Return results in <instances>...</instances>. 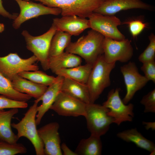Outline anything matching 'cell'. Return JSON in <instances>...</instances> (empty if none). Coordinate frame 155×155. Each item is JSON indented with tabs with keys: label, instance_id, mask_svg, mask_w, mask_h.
<instances>
[{
	"label": "cell",
	"instance_id": "cell-1",
	"mask_svg": "<svg viewBox=\"0 0 155 155\" xmlns=\"http://www.w3.org/2000/svg\"><path fill=\"white\" fill-rule=\"evenodd\" d=\"M104 37L92 29L87 35L81 36L75 42H71L65 49V52L78 55L83 58L86 63L93 65L98 57L103 54Z\"/></svg>",
	"mask_w": 155,
	"mask_h": 155
},
{
	"label": "cell",
	"instance_id": "cell-2",
	"mask_svg": "<svg viewBox=\"0 0 155 155\" xmlns=\"http://www.w3.org/2000/svg\"><path fill=\"white\" fill-rule=\"evenodd\" d=\"M116 62L109 63L103 54L94 64L86 84L89 92L91 103H94L104 90L111 84L110 75Z\"/></svg>",
	"mask_w": 155,
	"mask_h": 155
},
{
	"label": "cell",
	"instance_id": "cell-3",
	"mask_svg": "<svg viewBox=\"0 0 155 155\" xmlns=\"http://www.w3.org/2000/svg\"><path fill=\"white\" fill-rule=\"evenodd\" d=\"M38 103L34 100L22 119L17 123H11V126L17 130L18 139L22 137L26 138L33 145L36 155H44V144L36 128V119Z\"/></svg>",
	"mask_w": 155,
	"mask_h": 155
},
{
	"label": "cell",
	"instance_id": "cell-4",
	"mask_svg": "<svg viewBox=\"0 0 155 155\" xmlns=\"http://www.w3.org/2000/svg\"><path fill=\"white\" fill-rule=\"evenodd\" d=\"M30 1L31 0H26ZM50 7L61 9L62 16L75 15L88 17L102 3L104 0H34Z\"/></svg>",
	"mask_w": 155,
	"mask_h": 155
},
{
	"label": "cell",
	"instance_id": "cell-5",
	"mask_svg": "<svg viewBox=\"0 0 155 155\" xmlns=\"http://www.w3.org/2000/svg\"><path fill=\"white\" fill-rule=\"evenodd\" d=\"M56 30L52 24L48 30L40 36H33L26 30H23L22 33L27 49L33 53L44 71L49 69V50L52 39Z\"/></svg>",
	"mask_w": 155,
	"mask_h": 155
},
{
	"label": "cell",
	"instance_id": "cell-6",
	"mask_svg": "<svg viewBox=\"0 0 155 155\" xmlns=\"http://www.w3.org/2000/svg\"><path fill=\"white\" fill-rule=\"evenodd\" d=\"M108 109L103 105L90 103L86 104L84 117L87 128L91 134L100 137L108 131L114 119L108 114Z\"/></svg>",
	"mask_w": 155,
	"mask_h": 155
},
{
	"label": "cell",
	"instance_id": "cell-7",
	"mask_svg": "<svg viewBox=\"0 0 155 155\" xmlns=\"http://www.w3.org/2000/svg\"><path fill=\"white\" fill-rule=\"evenodd\" d=\"M121 89H112L108 93L107 98L102 104L108 109V115L115 120L118 125L125 122H131L134 117V105L131 103L125 104L119 95Z\"/></svg>",
	"mask_w": 155,
	"mask_h": 155
},
{
	"label": "cell",
	"instance_id": "cell-8",
	"mask_svg": "<svg viewBox=\"0 0 155 155\" xmlns=\"http://www.w3.org/2000/svg\"><path fill=\"white\" fill-rule=\"evenodd\" d=\"M37 59L34 55L24 59L16 53H11L0 57V72L11 81L14 76L21 72L38 70L39 66L35 63Z\"/></svg>",
	"mask_w": 155,
	"mask_h": 155
},
{
	"label": "cell",
	"instance_id": "cell-9",
	"mask_svg": "<svg viewBox=\"0 0 155 155\" xmlns=\"http://www.w3.org/2000/svg\"><path fill=\"white\" fill-rule=\"evenodd\" d=\"M88 18L90 28L105 37L118 40L125 38L118 28L122 22L119 18L114 15H105L93 12Z\"/></svg>",
	"mask_w": 155,
	"mask_h": 155
},
{
	"label": "cell",
	"instance_id": "cell-10",
	"mask_svg": "<svg viewBox=\"0 0 155 155\" xmlns=\"http://www.w3.org/2000/svg\"><path fill=\"white\" fill-rule=\"evenodd\" d=\"M103 49L104 59L109 63L127 62L133 54L131 41L127 38L118 40L104 37Z\"/></svg>",
	"mask_w": 155,
	"mask_h": 155
},
{
	"label": "cell",
	"instance_id": "cell-11",
	"mask_svg": "<svg viewBox=\"0 0 155 155\" xmlns=\"http://www.w3.org/2000/svg\"><path fill=\"white\" fill-rule=\"evenodd\" d=\"M14 0L18 4L20 10L19 14L12 24L15 29H18L23 23L32 18L45 15L57 16L61 13V9L58 7H50L26 0Z\"/></svg>",
	"mask_w": 155,
	"mask_h": 155
},
{
	"label": "cell",
	"instance_id": "cell-12",
	"mask_svg": "<svg viewBox=\"0 0 155 155\" xmlns=\"http://www.w3.org/2000/svg\"><path fill=\"white\" fill-rule=\"evenodd\" d=\"M126 87V92L122 100L127 104L133 98L136 92L143 88L149 81L144 75L139 72L135 63L130 61L120 67Z\"/></svg>",
	"mask_w": 155,
	"mask_h": 155
},
{
	"label": "cell",
	"instance_id": "cell-13",
	"mask_svg": "<svg viewBox=\"0 0 155 155\" xmlns=\"http://www.w3.org/2000/svg\"><path fill=\"white\" fill-rule=\"evenodd\" d=\"M86 104L61 91L50 109L61 116L84 117Z\"/></svg>",
	"mask_w": 155,
	"mask_h": 155
},
{
	"label": "cell",
	"instance_id": "cell-14",
	"mask_svg": "<svg viewBox=\"0 0 155 155\" xmlns=\"http://www.w3.org/2000/svg\"><path fill=\"white\" fill-rule=\"evenodd\" d=\"M59 128V123L53 122L37 129L38 135L44 144V155H63L58 132Z\"/></svg>",
	"mask_w": 155,
	"mask_h": 155
},
{
	"label": "cell",
	"instance_id": "cell-15",
	"mask_svg": "<svg viewBox=\"0 0 155 155\" xmlns=\"http://www.w3.org/2000/svg\"><path fill=\"white\" fill-rule=\"evenodd\" d=\"M154 8L153 6L141 0H104L94 12L103 15L114 16L123 10L139 9L152 11Z\"/></svg>",
	"mask_w": 155,
	"mask_h": 155
},
{
	"label": "cell",
	"instance_id": "cell-16",
	"mask_svg": "<svg viewBox=\"0 0 155 155\" xmlns=\"http://www.w3.org/2000/svg\"><path fill=\"white\" fill-rule=\"evenodd\" d=\"M57 30L66 32L71 36L79 35L90 28L89 20L75 15L62 16L53 19V24Z\"/></svg>",
	"mask_w": 155,
	"mask_h": 155
},
{
	"label": "cell",
	"instance_id": "cell-17",
	"mask_svg": "<svg viewBox=\"0 0 155 155\" xmlns=\"http://www.w3.org/2000/svg\"><path fill=\"white\" fill-rule=\"evenodd\" d=\"M56 81L48 86L43 95L39 98L35 100L38 102L42 101V104L37 108V113L36 116V125H39L43 116L54 102L56 97L61 91L62 82L64 78L57 76Z\"/></svg>",
	"mask_w": 155,
	"mask_h": 155
},
{
	"label": "cell",
	"instance_id": "cell-18",
	"mask_svg": "<svg viewBox=\"0 0 155 155\" xmlns=\"http://www.w3.org/2000/svg\"><path fill=\"white\" fill-rule=\"evenodd\" d=\"M11 83L13 87L16 90L27 94L36 100L43 95L48 87L34 82L18 74L13 76Z\"/></svg>",
	"mask_w": 155,
	"mask_h": 155
},
{
	"label": "cell",
	"instance_id": "cell-19",
	"mask_svg": "<svg viewBox=\"0 0 155 155\" xmlns=\"http://www.w3.org/2000/svg\"><path fill=\"white\" fill-rule=\"evenodd\" d=\"M61 91L86 104L91 103L89 92L86 84L64 78Z\"/></svg>",
	"mask_w": 155,
	"mask_h": 155
},
{
	"label": "cell",
	"instance_id": "cell-20",
	"mask_svg": "<svg viewBox=\"0 0 155 155\" xmlns=\"http://www.w3.org/2000/svg\"><path fill=\"white\" fill-rule=\"evenodd\" d=\"M17 108L8 111L0 110V140L9 143H17L19 140L17 135L11 129V121L13 116L18 113Z\"/></svg>",
	"mask_w": 155,
	"mask_h": 155
},
{
	"label": "cell",
	"instance_id": "cell-21",
	"mask_svg": "<svg viewBox=\"0 0 155 155\" xmlns=\"http://www.w3.org/2000/svg\"><path fill=\"white\" fill-rule=\"evenodd\" d=\"M82 62V58L79 56L64 52L56 56L49 57V69L55 73L61 69L80 65Z\"/></svg>",
	"mask_w": 155,
	"mask_h": 155
},
{
	"label": "cell",
	"instance_id": "cell-22",
	"mask_svg": "<svg viewBox=\"0 0 155 155\" xmlns=\"http://www.w3.org/2000/svg\"><path fill=\"white\" fill-rule=\"evenodd\" d=\"M117 136L124 141L133 143L137 147L150 152L155 150L154 143L144 137L136 128L119 132L117 133Z\"/></svg>",
	"mask_w": 155,
	"mask_h": 155
},
{
	"label": "cell",
	"instance_id": "cell-23",
	"mask_svg": "<svg viewBox=\"0 0 155 155\" xmlns=\"http://www.w3.org/2000/svg\"><path fill=\"white\" fill-rule=\"evenodd\" d=\"M93 65L86 63L84 65H81L73 67L61 69L56 71L55 74L57 76L86 84Z\"/></svg>",
	"mask_w": 155,
	"mask_h": 155
},
{
	"label": "cell",
	"instance_id": "cell-24",
	"mask_svg": "<svg viewBox=\"0 0 155 155\" xmlns=\"http://www.w3.org/2000/svg\"><path fill=\"white\" fill-rule=\"evenodd\" d=\"M102 148L100 137L91 134L80 141L74 152L77 155H101Z\"/></svg>",
	"mask_w": 155,
	"mask_h": 155
},
{
	"label": "cell",
	"instance_id": "cell-25",
	"mask_svg": "<svg viewBox=\"0 0 155 155\" xmlns=\"http://www.w3.org/2000/svg\"><path fill=\"white\" fill-rule=\"evenodd\" d=\"M71 36L66 32L56 30L51 41L49 57L56 56L63 52L71 42Z\"/></svg>",
	"mask_w": 155,
	"mask_h": 155
},
{
	"label": "cell",
	"instance_id": "cell-26",
	"mask_svg": "<svg viewBox=\"0 0 155 155\" xmlns=\"http://www.w3.org/2000/svg\"><path fill=\"white\" fill-rule=\"evenodd\" d=\"M0 94L9 99L19 101L26 102L32 98L27 94L16 90L13 87L11 81L0 72Z\"/></svg>",
	"mask_w": 155,
	"mask_h": 155
},
{
	"label": "cell",
	"instance_id": "cell-27",
	"mask_svg": "<svg viewBox=\"0 0 155 155\" xmlns=\"http://www.w3.org/2000/svg\"><path fill=\"white\" fill-rule=\"evenodd\" d=\"M21 77L35 83L49 86L57 80V76L49 75L41 71H23L18 74Z\"/></svg>",
	"mask_w": 155,
	"mask_h": 155
},
{
	"label": "cell",
	"instance_id": "cell-28",
	"mask_svg": "<svg viewBox=\"0 0 155 155\" xmlns=\"http://www.w3.org/2000/svg\"><path fill=\"white\" fill-rule=\"evenodd\" d=\"M27 152V148L21 143L11 144L0 141V155H15Z\"/></svg>",
	"mask_w": 155,
	"mask_h": 155
},
{
	"label": "cell",
	"instance_id": "cell-29",
	"mask_svg": "<svg viewBox=\"0 0 155 155\" xmlns=\"http://www.w3.org/2000/svg\"><path fill=\"white\" fill-rule=\"evenodd\" d=\"M149 43L144 51L139 56L138 60L142 63L155 60V35L151 33L148 36Z\"/></svg>",
	"mask_w": 155,
	"mask_h": 155
},
{
	"label": "cell",
	"instance_id": "cell-30",
	"mask_svg": "<svg viewBox=\"0 0 155 155\" xmlns=\"http://www.w3.org/2000/svg\"><path fill=\"white\" fill-rule=\"evenodd\" d=\"M144 107V113H155V89L143 96L140 101Z\"/></svg>",
	"mask_w": 155,
	"mask_h": 155
},
{
	"label": "cell",
	"instance_id": "cell-31",
	"mask_svg": "<svg viewBox=\"0 0 155 155\" xmlns=\"http://www.w3.org/2000/svg\"><path fill=\"white\" fill-rule=\"evenodd\" d=\"M28 106L26 102L15 100L2 95H0V110L17 108H25Z\"/></svg>",
	"mask_w": 155,
	"mask_h": 155
},
{
	"label": "cell",
	"instance_id": "cell-32",
	"mask_svg": "<svg viewBox=\"0 0 155 155\" xmlns=\"http://www.w3.org/2000/svg\"><path fill=\"white\" fill-rule=\"evenodd\" d=\"M127 24L132 36L135 38L147 27V24L140 19L131 20L123 22Z\"/></svg>",
	"mask_w": 155,
	"mask_h": 155
},
{
	"label": "cell",
	"instance_id": "cell-33",
	"mask_svg": "<svg viewBox=\"0 0 155 155\" xmlns=\"http://www.w3.org/2000/svg\"><path fill=\"white\" fill-rule=\"evenodd\" d=\"M141 69L144 76L149 81L155 83V61H149L142 63Z\"/></svg>",
	"mask_w": 155,
	"mask_h": 155
},
{
	"label": "cell",
	"instance_id": "cell-34",
	"mask_svg": "<svg viewBox=\"0 0 155 155\" xmlns=\"http://www.w3.org/2000/svg\"><path fill=\"white\" fill-rule=\"evenodd\" d=\"M0 15L10 19L14 20L18 16V13H10L4 8L2 4V0H0Z\"/></svg>",
	"mask_w": 155,
	"mask_h": 155
},
{
	"label": "cell",
	"instance_id": "cell-35",
	"mask_svg": "<svg viewBox=\"0 0 155 155\" xmlns=\"http://www.w3.org/2000/svg\"><path fill=\"white\" fill-rule=\"evenodd\" d=\"M61 149L62 154L64 155H77L75 152L71 150L64 143H63L61 146Z\"/></svg>",
	"mask_w": 155,
	"mask_h": 155
},
{
	"label": "cell",
	"instance_id": "cell-36",
	"mask_svg": "<svg viewBox=\"0 0 155 155\" xmlns=\"http://www.w3.org/2000/svg\"><path fill=\"white\" fill-rule=\"evenodd\" d=\"M142 124L144 125L145 127L146 130L151 129L153 130H155V123L153 122H146L143 121Z\"/></svg>",
	"mask_w": 155,
	"mask_h": 155
},
{
	"label": "cell",
	"instance_id": "cell-37",
	"mask_svg": "<svg viewBox=\"0 0 155 155\" xmlns=\"http://www.w3.org/2000/svg\"><path fill=\"white\" fill-rule=\"evenodd\" d=\"M5 29L4 24L2 23H0V33L2 32Z\"/></svg>",
	"mask_w": 155,
	"mask_h": 155
},
{
	"label": "cell",
	"instance_id": "cell-38",
	"mask_svg": "<svg viewBox=\"0 0 155 155\" xmlns=\"http://www.w3.org/2000/svg\"><path fill=\"white\" fill-rule=\"evenodd\" d=\"M155 154V150H154L150 152V155H154Z\"/></svg>",
	"mask_w": 155,
	"mask_h": 155
}]
</instances>
